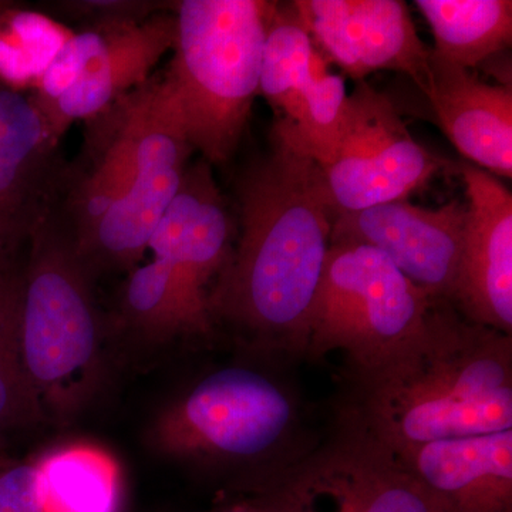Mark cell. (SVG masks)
Segmentation results:
<instances>
[{"label":"cell","instance_id":"cell-25","mask_svg":"<svg viewBox=\"0 0 512 512\" xmlns=\"http://www.w3.org/2000/svg\"><path fill=\"white\" fill-rule=\"evenodd\" d=\"M0 512H45L35 460H10L0 468Z\"/></svg>","mask_w":512,"mask_h":512},{"label":"cell","instance_id":"cell-10","mask_svg":"<svg viewBox=\"0 0 512 512\" xmlns=\"http://www.w3.org/2000/svg\"><path fill=\"white\" fill-rule=\"evenodd\" d=\"M447 167L444 158L414 140L393 101L363 80L348 96L322 175L335 217L409 200Z\"/></svg>","mask_w":512,"mask_h":512},{"label":"cell","instance_id":"cell-26","mask_svg":"<svg viewBox=\"0 0 512 512\" xmlns=\"http://www.w3.org/2000/svg\"><path fill=\"white\" fill-rule=\"evenodd\" d=\"M214 512H264L259 510L258 507H255L254 504L249 503L247 500H239L235 501V503H231L228 505H224V507L218 508Z\"/></svg>","mask_w":512,"mask_h":512},{"label":"cell","instance_id":"cell-7","mask_svg":"<svg viewBox=\"0 0 512 512\" xmlns=\"http://www.w3.org/2000/svg\"><path fill=\"white\" fill-rule=\"evenodd\" d=\"M434 302L382 252L330 242L305 357L339 352L350 377L372 372L416 339Z\"/></svg>","mask_w":512,"mask_h":512},{"label":"cell","instance_id":"cell-15","mask_svg":"<svg viewBox=\"0 0 512 512\" xmlns=\"http://www.w3.org/2000/svg\"><path fill=\"white\" fill-rule=\"evenodd\" d=\"M467 222L451 305L464 318L512 336V195L497 177L461 164Z\"/></svg>","mask_w":512,"mask_h":512},{"label":"cell","instance_id":"cell-1","mask_svg":"<svg viewBox=\"0 0 512 512\" xmlns=\"http://www.w3.org/2000/svg\"><path fill=\"white\" fill-rule=\"evenodd\" d=\"M238 195L241 232L211 292L212 322L266 356L305 359L333 221L322 168L272 127Z\"/></svg>","mask_w":512,"mask_h":512},{"label":"cell","instance_id":"cell-21","mask_svg":"<svg viewBox=\"0 0 512 512\" xmlns=\"http://www.w3.org/2000/svg\"><path fill=\"white\" fill-rule=\"evenodd\" d=\"M25 248L0 249V447L10 436L45 423L20 349V286Z\"/></svg>","mask_w":512,"mask_h":512},{"label":"cell","instance_id":"cell-8","mask_svg":"<svg viewBox=\"0 0 512 512\" xmlns=\"http://www.w3.org/2000/svg\"><path fill=\"white\" fill-rule=\"evenodd\" d=\"M245 485L264 512H434L392 451L342 417L329 440Z\"/></svg>","mask_w":512,"mask_h":512},{"label":"cell","instance_id":"cell-3","mask_svg":"<svg viewBox=\"0 0 512 512\" xmlns=\"http://www.w3.org/2000/svg\"><path fill=\"white\" fill-rule=\"evenodd\" d=\"M87 167L70 188V235L94 272L136 268L180 190L192 148L165 76L87 121Z\"/></svg>","mask_w":512,"mask_h":512},{"label":"cell","instance_id":"cell-12","mask_svg":"<svg viewBox=\"0 0 512 512\" xmlns=\"http://www.w3.org/2000/svg\"><path fill=\"white\" fill-rule=\"evenodd\" d=\"M313 45L356 82L390 70L406 74L430 93V47L424 45L400 0H296L291 2Z\"/></svg>","mask_w":512,"mask_h":512},{"label":"cell","instance_id":"cell-19","mask_svg":"<svg viewBox=\"0 0 512 512\" xmlns=\"http://www.w3.org/2000/svg\"><path fill=\"white\" fill-rule=\"evenodd\" d=\"M434 37L431 60L473 70L510 49V0H416Z\"/></svg>","mask_w":512,"mask_h":512},{"label":"cell","instance_id":"cell-5","mask_svg":"<svg viewBox=\"0 0 512 512\" xmlns=\"http://www.w3.org/2000/svg\"><path fill=\"white\" fill-rule=\"evenodd\" d=\"M272 2L183 0L174 3L170 84L194 151L208 164L234 156L259 94Z\"/></svg>","mask_w":512,"mask_h":512},{"label":"cell","instance_id":"cell-6","mask_svg":"<svg viewBox=\"0 0 512 512\" xmlns=\"http://www.w3.org/2000/svg\"><path fill=\"white\" fill-rule=\"evenodd\" d=\"M151 437L180 460L248 468V480L313 446L302 440L301 406L291 386L245 366L222 367L198 380L165 407Z\"/></svg>","mask_w":512,"mask_h":512},{"label":"cell","instance_id":"cell-9","mask_svg":"<svg viewBox=\"0 0 512 512\" xmlns=\"http://www.w3.org/2000/svg\"><path fill=\"white\" fill-rule=\"evenodd\" d=\"M175 36V16L167 12L143 22L73 32L32 94L56 137L146 83L161 57L174 49Z\"/></svg>","mask_w":512,"mask_h":512},{"label":"cell","instance_id":"cell-27","mask_svg":"<svg viewBox=\"0 0 512 512\" xmlns=\"http://www.w3.org/2000/svg\"><path fill=\"white\" fill-rule=\"evenodd\" d=\"M12 458H9L8 454H6V448L0 447V468L8 464Z\"/></svg>","mask_w":512,"mask_h":512},{"label":"cell","instance_id":"cell-11","mask_svg":"<svg viewBox=\"0 0 512 512\" xmlns=\"http://www.w3.org/2000/svg\"><path fill=\"white\" fill-rule=\"evenodd\" d=\"M292 3L269 10L259 94L275 111L276 130L320 165H328L338 141L348 90L345 76L330 72Z\"/></svg>","mask_w":512,"mask_h":512},{"label":"cell","instance_id":"cell-22","mask_svg":"<svg viewBox=\"0 0 512 512\" xmlns=\"http://www.w3.org/2000/svg\"><path fill=\"white\" fill-rule=\"evenodd\" d=\"M121 308L128 326L148 340L207 338L160 259L153 258L146 265L131 269Z\"/></svg>","mask_w":512,"mask_h":512},{"label":"cell","instance_id":"cell-20","mask_svg":"<svg viewBox=\"0 0 512 512\" xmlns=\"http://www.w3.org/2000/svg\"><path fill=\"white\" fill-rule=\"evenodd\" d=\"M35 461L45 512H119V466L106 451L76 443Z\"/></svg>","mask_w":512,"mask_h":512},{"label":"cell","instance_id":"cell-23","mask_svg":"<svg viewBox=\"0 0 512 512\" xmlns=\"http://www.w3.org/2000/svg\"><path fill=\"white\" fill-rule=\"evenodd\" d=\"M72 33L49 16L9 3L0 10V87L16 92L35 89Z\"/></svg>","mask_w":512,"mask_h":512},{"label":"cell","instance_id":"cell-28","mask_svg":"<svg viewBox=\"0 0 512 512\" xmlns=\"http://www.w3.org/2000/svg\"><path fill=\"white\" fill-rule=\"evenodd\" d=\"M10 2H2V0H0V10H3L6 8V6L9 5Z\"/></svg>","mask_w":512,"mask_h":512},{"label":"cell","instance_id":"cell-16","mask_svg":"<svg viewBox=\"0 0 512 512\" xmlns=\"http://www.w3.org/2000/svg\"><path fill=\"white\" fill-rule=\"evenodd\" d=\"M59 143L32 96L0 87V249L25 248L53 210Z\"/></svg>","mask_w":512,"mask_h":512},{"label":"cell","instance_id":"cell-2","mask_svg":"<svg viewBox=\"0 0 512 512\" xmlns=\"http://www.w3.org/2000/svg\"><path fill=\"white\" fill-rule=\"evenodd\" d=\"M340 417L389 450L512 429V336L436 301L416 339L350 377Z\"/></svg>","mask_w":512,"mask_h":512},{"label":"cell","instance_id":"cell-4","mask_svg":"<svg viewBox=\"0 0 512 512\" xmlns=\"http://www.w3.org/2000/svg\"><path fill=\"white\" fill-rule=\"evenodd\" d=\"M73 238L46 214L30 232L20 286V349L46 420L76 416L100 384L99 316Z\"/></svg>","mask_w":512,"mask_h":512},{"label":"cell","instance_id":"cell-13","mask_svg":"<svg viewBox=\"0 0 512 512\" xmlns=\"http://www.w3.org/2000/svg\"><path fill=\"white\" fill-rule=\"evenodd\" d=\"M466 222L467 204L458 198L436 208L387 202L335 215L330 242L375 248L430 298L451 303Z\"/></svg>","mask_w":512,"mask_h":512},{"label":"cell","instance_id":"cell-18","mask_svg":"<svg viewBox=\"0 0 512 512\" xmlns=\"http://www.w3.org/2000/svg\"><path fill=\"white\" fill-rule=\"evenodd\" d=\"M427 99L448 140L471 165L512 177V89L484 82L473 70L431 60Z\"/></svg>","mask_w":512,"mask_h":512},{"label":"cell","instance_id":"cell-14","mask_svg":"<svg viewBox=\"0 0 512 512\" xmlns=\"http://www.w3.org/2000/svg\"><path fill=\"white\" fill-rule=\"evenodd\" d=\"M231 224L211 164L188 165L183 183L148 242L183 296L192 316L214 332L210 296L231 255Z\"/></svg>","mask_w":512,"mask_h":512},{"label":"cell","instance_id":"cell-24","mask_svg":"<svg viewBox=\"0 0 512 512\" xmlns=\"http://www.w3.org/2000/svg\"><path fill=\"white\" fill-rule=\"evenodd\" d=\"M161 2H143V0H72L60 2L56 6L64 15L76 20H84L87 28H107V26L127 25L143 22L157 13L164 12L167 6Z\"/></svg>","mask_w":512,"mask_h":512},{"label":"cell","instance_id":"cell-17","mask_svg":"<svg viewBox=\"0 0 512 512\" xmlns=\"http://www.w3.org/2000/svg\"><path fill=\"white\" fill-rule=\"evenodd\" d=\"M390 451L434 512H512V429Z\"/></svg>","mask_w":512,"mask_h":512}]
</instances>
